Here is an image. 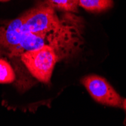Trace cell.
<instances>
[{"instance_id": "1", "label": "cell", "mask_w": 126, "mask_h": 126, "mask_svg": "<svg viewBox=\"0 0 126 126\" xmlns=\"http://www.w3.org/2000/svg\"><path fill=\"white\" fill-rule=\"evenodd\" d=\"M83 28L82 17L66 12L59 24L47 31L42 33L24 32L20 42L9 58L20 57L27 51L49 46L55 51L59 61L79 51L83 43Z\"/></svg>"}, {"instance_id": "2", "label": "cell", "mask_w": 126, "mask_h": 126, "mask_svg": "<svg viewBox=\"0 0 126 126\" xmlns=\"http://www.w3.org/2000/svg\"><path fill=\"white\" fill-rule=\"evenodd\" d=\"M20 58L32 76L38 81L45 84L50 82L54 68L58 61V56L53 48L43 46L27 51Z\"/></svg>"}, {"instance_id": "3", "label": "cell", "mask_w": 126, "mask_h": 126, "mask_svg": "<svg viewBox=\"0 0 126 126\" xmlns=\"http://www.w3.org/2000/svg\"><path fill=\"white\" fill-rule=\"evenodd\" d=\"M63 15L47 2H41L22 15L24 32L42 33L59 24Z\"/></svg>"}, {"instance_id": "4", "label": "cell", "mask_w": 126, "mask_h": 126, "mask_svg": "<svg viewBox=\"0 0 126 126\" xmlns=\"http://www.w3.org/2000/svg\"><path fill=\"white\" fill-rule=\"evenodd\" d=\"M81 82L91 97L99 104L112 107H122L123 99L104 78L89 75L83 77Z\"/></svg>"}, {"instance_id": "5", "label": "cell", "mask_w": 126, "mask_h": 126, "mask_svg": "<svg viewBox=\"0 0 126 126\" xmlns=\"http://www.w3.org/2000/svg\"><path fill=\"white\" fill-rule=\"evenodd\" d=\"M22 15L8 21H0V52L9 55L24 36Z\"/></svg>"}, {"instance_id": "6", "label": "cell", "mask_w": 126, "mask_h": 126, "mask_svg": "<svg viewBox=\"0 0 126 126\" xmlns=\"http://www.w3.org/2000/svg\"><path fill=\"white\" fill-rule=\"evenodd\" d=\"M112 0H79V5L91 12H100L110 8Z\"/></svg>"}, {"instance_id": "7", "label": "cell", "mask_w": 126, "mask_h": 126, "mask_svg": "<svg viewBox=\"0 0 126 126\" xmlns=\"http://www.w3.org/2000/svg\"><path fill=\"white\" fill-rule=\"evenodd\" d=\"M79 0H47L53 8L64 11L66 12H77Z\"/></svg>"}, {"instance_id": "8", "label": "cell", "mask_w": 126, "mask_h": 126, "mask_svg": "<svg viewBox=\"0 0 126 126\" xmlns=\"http://www.w3.org/2000/svg\"><path fill=\"white\" fill-rule=\"evenodd\" d=\"M15 79V74L10 63L4 59H0V83H11Z\"/></svg>"}, {"instance_id": "9", "label": "cell", "mask_w": 126, "mask_h": 126, "mask_svg": "<svg viewBox=\"0 0 126 126\" xmlns=\"http://www.w3.org/2000/svg\"><path fill=\"white\" fill-rule=\"evenodd\" d=\"M122 107L124 108V110H125V112H126V99L123 100V103H122Z\"/></svg>"}, {"instance_id": "10", "label": "cell", "mask_w": 126, "mask_h": 126, "mask_svg": "<svg viewBox=\"0 0 126 126\" xmlns=\"http://www.w3.org/2000/svg\"><path fill=\"white\" fill-rule=\"evenodd\" d=\"M9 1V0H0V2H7Z\"/></svg>"}]
</instances>
